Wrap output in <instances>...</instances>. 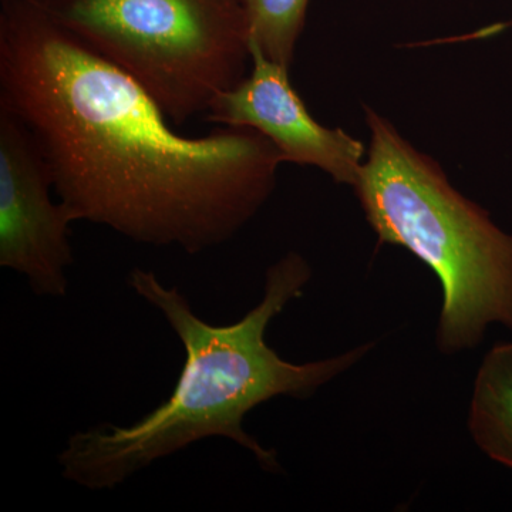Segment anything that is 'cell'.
Instances as JSON below:
<instances>
[{
  "mask_svg": "<svg viewBox=\"0 0 512 512\" xmlns=\"http://www.w3.org/2000/svg\"><path fill=\"white\" fill-rule=\"evenodd\" d=\"M52 190L29 131L0 106V266L25 276L35 295L63 298L74 262L70 224L77 220L52 200Z\"/></svg>",
  "mask_w": 512,
  "mask_h": 512,
  "instance_id": "5b68a950",
  "label": "cell"
},
{
  "mask_svg": "<svg viewBox=\"0 0 512 512\" xmlns=\"http://www.w3.org/2000/svg\"><path fill=\"white\" fill-rule=\"evenodd\" d=\"M467 424L485 456L512 470V342L497 343L484 356Z\"/></svg>",
  "mask_w": 512,
  "mask_h": 512,
  "instance_id": "52a82bcc",
  "label": "cell"
},
{
  "mask_svg": "<svg viewBox=\"0 0 512 512\" xmlns=\"http://www.w3.org/2000/svg\"><path fill=\"white\" fill-rule=\"evenodd\" d=\"M249 37L266 59L289 67L311 0H241Z\"/></svg>",
  "mask_w": 512,
  "mask_h": 512,
  "instance_id": "ba28073f",
  "label": "cell"
},
{
  "mask_svg": "<svg viewBox=\"0 0 512 512\" xmlns=\"http://www.w3.org/2000/svg\"><path fill=\"white\" fill-rule=\"evenodd\" d=\"M365 113L370 146L353 190L379 244L406 249L439 279L437 349L458 355L491 325L512 330V235L389 120Z\"/></svg>",
  "mask_w": 512,
  "mask_h": 512,
  "instance_id": "3957f363",
  "label": "cell"
},
{
  "mask_svg": "<svg viewBox=\"0 0 512 512\" xmlns=\"http://www.w3.org/2000/svg\"><path fill=\"white\" fill-rule=\"evenodd\" d=\"M252 67L234 89L221 94L207 120L222 127L259 131L278 148L285 163L308 165L338 184L355 187L367 150L342 128L322 126L293 89L289 67L266 59L251 42Z\"/></svg>",
  "mask_w": 512,
  "mask_h": 512,
  "instance_id": "8992f818",
  "label": "cell"
},
{
  "mask_svg": "<svg viewBox=\"0 0 512 512\" xmlns=\"http://www.w3.org/2000/svg\"><path fill=\"white\" fill-rule=\"evenodd\" d=\"M312 278L309 262L289 252L266 269L264 296L229 325H212L192 311L180 289L154 272L133 268L128 285L156 308L180 339L183 369L173 392L130 426L104 423L67 439L57 464L64 480L92 491L113 490L153 466L211 437L249 451L266 473H281L278 453L244 429L252 410L276 397L306 399L359 363L372 343L315 362L292 363L266 342V330Z\"/></svg>",
  "mask_w": 512,
  "mask_h": 512,
  "instance_id": "7a4b0ae2",
  "label": "cell"
},
{
  "mask_svg": "<svg viewBox=\"0 0 512 512\" xmlns=\"http://www.w3.org/2000/svg\"><path fill=\"white\" fill-rule=\"evenodd\" d=\"M0 106L25 126L77 221L200 254L261 211L285 163L259 131L185 137L43 0H0Z\"/></svg>",
  "mask_w": 512,
  "mask_h": 512,
  "instance_id": "6da1fadb",
  "label": "cell"
},
{
  "mask_svg": "<svg viewBox=\"0 0 512 512\" xmlns=\"http://www.w3.org/2000/svg\"><path fill=\"white\" fill-rule=\"evenodd\" d=\"M53 18L126 72L175 126L207 114L251 72L241 0H43Z\"/></svg>",
  "mask_w": 512,
  "mask_h": 512,
  "instance_id": "277c9868",
  "label": "cell"
}]
</instances>
